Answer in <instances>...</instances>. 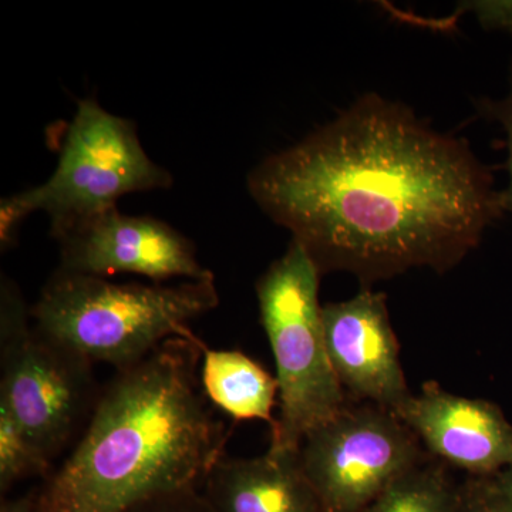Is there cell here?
Listing matches in <instances>:
<instances>
[{"label":"cell","instance_id":"cell-1","mask_svg":"<svg viewBox=\"0 0 512 512\" xmlns=\"http://www.w3.org/2000/svg\"><path fill=\"white\" fill-rule=\"evenodd\" d=\"M247 188L320 274L346 271L365 285L410 268L443 274L504 214L466 140L377 94L266 157Z\"/></svg>","mask_w":512,"mask_h":512},{"label":"cell","instance_id":"cell-2","mask_svg":"<svg viewBox=\"0 0 512 512\" xmlns=\"http://www.w3.org/2000/svg\"><path fill=\"white\" fill-rule=\"evenodd\" d=\"M205 348L175 336L117 370L72 454L37 490V512H123L202 487L229 437L202 389Z\"/></svg>","mask_w":512,"mask_h":512},{"label":"cell","instance_id":"cell-3","mask_svg":"<svg viewBox=\"0 0 512 512\" xmlns=\"http://www.w3.org/2000/svg\"><path fill=\"white\" fill-rule=\"evenodd\" d=\"M220 305L215 278L178 285L114 284L57 269L30 308L33 326L93 363L124 369L165 340L195 338L191 320Z\"/></svg>","mask_w":512,"mask_h":512},{"label":"cell","instance_id":"cell-4","mask_svg":"<svg viewBox=\"0 0 512 512\" xmlns=\"http://www.w3.org/2000/svg\"><path fill=\"white\" fill-rule=\"evenodd\" d=\"M320 274L305 248L291 241L259 276L255 291L278 380L279 416L269 456H298L303 439L349 404L340 386L323 330Z\"/></svg>","mask_w":512,"mask_h":512},{"label":"cell","instance_id":"cell-5","mask_svg":"<svg viewBox=\"0 0 512 512\" xmlns=\"http://www.w3.org/2000/svg\"><path fill=\"white\" fill-rule=\"evenodd\" d=\"M29 306L18 285L0 281V404L49 460L59 456L100 392L93 363L30 325Z\"/></svg>","mask_w":512,"mask_h":512},{"label":"cell","instance_id":"cell-6","mask_svg":"<svg viewBox=\"0 0 512 512\" xmlns=\"http://www.w3.org/2000/svg\"><path fill=\"white\" fill-rule=\"evenodd\" d=\"M173 175L151 160L136 123L83 99L64 136L55 171L37 185L40 211L57 239L82 222L116 210L134 192L168 190Z\"/></svg>","mask_w":512,"mask_h":512},{"label":"cell","instance_id":"cell-7","mask_svg":"<svg viewBox=\"0 0 512 512\" xmlns=\"http://www.w3.org/2000/svg\"><path fill=\"white\" fill-rule=\"evenodd\" d=\"M298 458L323 512H362L397 478L431 457L396 414L349 402L308 433Z\"/></svg>","mask_w":512,"mask_h":512},{"label":"cell","instance_id":"cell-8","mask_svg":"<svg viewBox=\"0 0 512 512\" xmlns=\"http://www.w3.org/2000/svg\"><path fill=\"white\" fill-rule=\"evenodd\" d=\"M60 268L70 274L107 276L134 274L156 284L168 279L214 278L198 261L190 238L153 217L121 214L119 208L76 225L56 239Z\"/></svg>","mask_w":512,"mask_h":512},{"label":"cell","instance_id":"cell-9","mask_svg":"<svg viewBox=\"0 0 512 512\" xmlns=\"http://www.w3.org/2000/svg\"><path fill=\"white\" fill-rule=\"evenodd\" d=\"M322 320L330 363L349 402L394 413L412 396L383 293L366 286L349 301L323 305Z\"/></svg>","mask_w":512,"mask_h":512},{"label":"cell","instance_id":"cell-10","mask_svg":"<svg viewBox=\"0 0 512 512\" xmlns=\"http://www.w3.org/2000/svg\"><path fill=\"white\" fill-rule=\"evenodd\" d=\"M394 414L430 457L468 477H494L512 466V426L495 403L456 396L426 382Z\"/></svg>","mask_w":512,"mask_h":512},{"label":"cell","instance_id":"cell-11","mask_svg":"<svg viewBox=\"0 0 512 512\" xmlns=\"http://www.w3.org/2000/svg\"><path fill=\"white\" fill-rule=\"evenodd\" d=\"M202 494L215 512H323L298 456L222 457Z\"/></svg>","mask_w":512,"mask_h":512},{"label":"cell","instance_id":"cell-12","mask_svg":"<svg viewBox=\"0 0 512 512\" xmlns=\"http://www.w3.org/2000/svg\"><path fill=\"white\" fill-rule=\"evenodd\" d=\"M202 389L208 400L235 420H262L275 426L278 380L239 350L204 349Z\"/></svg>","mask_w":512,"mask_h":512},{"label":"cell","instance_id":"cell-13","mask_svg":"<svg viewBox=\"0 0 512 512\" xmlns=\"http://www.w3.org/2000/svg\"><path fill=\"white\" fill-rule=\"evenodd\" d=\"M460 485L433 457L404 473L362 512H457Z\"/></svg>","mask_w":512,"mask_h":512},{"label":"cell","instance_id":"cell-14","mask_svg":"<svg viewBox=\"0 0 512 512\" xmlns=\"http://www.w3.org/2000/svg\"><path fill=\"white\" fill-rule=\"evenodd\" d=\"M49 460L26 436L5 404H0V491L8 493L13 484L30 477H49Z\"/></svg>","mask_w":512,"mask_h":512},{"label":"cell","instance_id":"cell-15","mask_svg":"<svg viewBox=\"0 0 512 512\" xmlns=\"http://www.w3.org/2000/svg\"><path fill=\"white\" fill-rule=\"evenodd\" d=\"M37 211H40L39 187L26 188L0 200V249L2 252H8L18 245L23 222Z\"/></svg>","mask_w":512,"mask_h":512},{"label":"cell","instance_id":"cell-16","mask_svg":"<svg viewBox=\"0 0 512 512\" xmlns=\"http://www.w3.org/2000/svg\"><path fill=\"white\" fill-rule=\"evenodd\" d=\"M477 113L488 121H497L505 133L504 146L507 147L508 157L505 168L508 171V185L500 191L501 207L504 212H512V67L510 73V92L504 99L494 100L490 97L474 100Z\"/></svg>","mask_w":512,"mask_h":512},{"label":"cell","instance_id":"cell-17","mask_svg":"<svg viewBox=\"0 0 512 512\" xmlns=\"http://www.w3.org/2000/svg\"><path fill=\"white\" fill-rule=\"evenodd\" d=\"M457 512H512V501L494 487L490 478L467 477L460 484Z\"/></svg>","mask_w":512,"mask_h":512},{"label":"cell","instance_id":"cell-18","mask_svg":"<svg viewBox=\"0 0 512 512\" xmlns=\"http://www.w3.org/2000/svg\"><path fill=\"white\" fill-rule=\"evenodd\" d=\"M123 512H215L200 488L168 491L131 505Z\"/></svg>","mask_w":512,"mask_h":512},{"label":"cell","instance_id":"cell-19","mask_svg":"<svg viewBox=\"0 0 512 512\" xmlns=\"http://www.w3.org/2000/svg\"><path fill=\"white\" fill-rule=\"evenodd\" d=\"M487 30L512 33V2H476L467 6Z\"/></svg>","mask_w":512,"mask_h":512},{"label":"cell","instance_id":"cell-20","mask_svg":"<svg viewBox=\"0 0 512 512\" xmlns=\"http://www.w3.org/2000/svg\"><path fill=\"white\" fill-rule=\"evenodd\" d=\"M0 512H37V490L15 500H3Z\"/></svg>","mask_w":512,"mask_h":512},{"label":"cell","instance_id":"cell-21","mask_svg":"<svg viewBox=\"0 0 512 512\" xmlns=\"http://www.w3.org/2000/svg\"><path fill=\"white\" fill-rule=\"evenodd\" d=\"M488 478L504 497L512 501V466L505 468L501 473L495 474L494 477Z\"/></svg>","mask_w":512,"mask_h":512}]
</instances>
